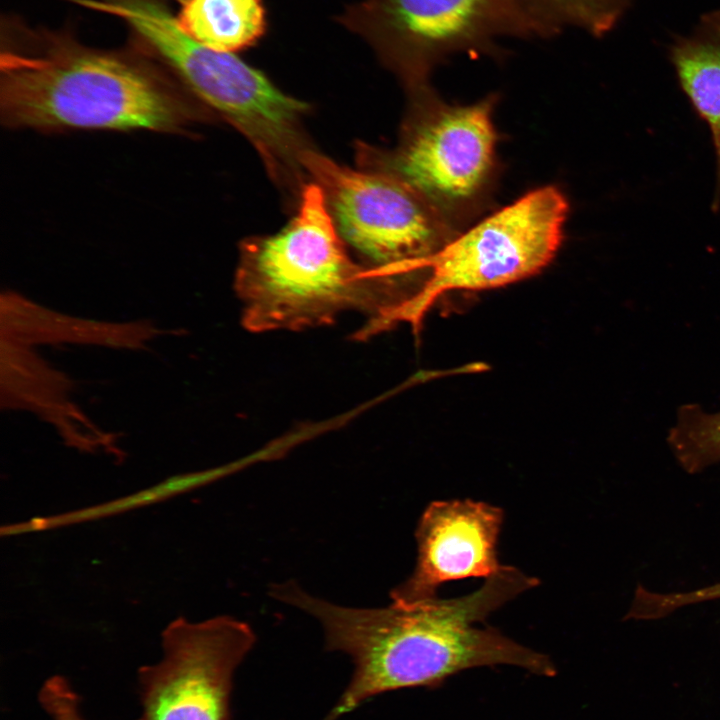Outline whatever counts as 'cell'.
<instances>
[{
  "mask_svg": "<svg viewBox=\"0 0 720 720\" xmlns=\"http://www.w3.org/2000/svg\"><path fill=\"white\" fill-rule=\"evenodd\" d=\"M501 508L471 499L439 500L422 513L415 532L414 571L391 592L394 603L411 605L436 598L448 581L489 577L502 565L497 543Z\"/></svg>",
  "mask_w": 720,
  "mask_h": 720,
  "instance_id": "10",
  "label": "cell"
},
{
  "mask_svg": "<svg viewBox=\"0 0 720 720\" xmlns=\"http://www.w3.org/2000/svg\"><path fill=\"white\" fill-rule=\"evenodd\" d=\"M235 289L242 323L257 333L328 325L357 310L368 316L358 336L368 337L388 327L395 307L389 287L347 253L315 182L281 232L243 243Z\"/></svg>",
  "mask_w": 720,
  "mask_h": 720,
  "instance_id": "3",
  "label": "cell"
},
{
  "mask_svg": "<svg viewBox=\"0 0 720 720\" xmlns=\"http://www.w3.org/2000/svg\"><path fill=\"white\" fill-rule=\"evenodd\" d=\"M336 21L365 40L413 91L455 53L497 56L501 37H544L524 0H361Z\"/></svg>",
  "mask_w": 720,
  "mask_h": 720,
  "instance_id": "6",
  "label": "cell"
},
{
  "mask_svg": "<svg viewBox=\"0 0 720 720\" xmlns=\"http://www.w3.org/2000/svg\"><path fill=\"white\" fill-rule=\"evenodd\" d=\"M259 459H265L263 452L222 466L173 475L148 488L103 503L14 523L11 531L16 536L113 517L202 487Z\"/></svg>",
  "mask_w": 720,
  "mask_h": 720,
  "instance_id": "13",
  "label": "cell"
},
{
  "mask_svg": "<svg viewBox=\"0 0 720 720\" xmlns=\"http://www.w3.org/2000/svg\"><path fill=\"white\" fill-rule=\"evenodd\" d=\"M667 441L678 464L689 474L720 463V412L708 413L696 404L680 407Z\"/></svg>",
  "mask_w": 720,
  "mask_h": 720,
  "instance_id": "15",
  "label": "cell"
},
{
  "mask_svg": "<svg viewBox=\"0 0 720 720\" xmlns=\"http://www.w3.org/2000/svg\"><path fill=\"white\" fill-rule=\"evenodd\" d=\"M632 1L524 0L545 37L559 33L565 26H576L602 37L618 24Z\"/></svg>",
  "mask_w": 720,
  "mask_h": 720,
  "instance_id": "14",
  "label": "cell"
},
{
  "mask_svg": "<svg viewBox=\"0 0 720 720\" xmlns=\"http://www.w3.org/2000/svg\"><path fill=\"white\" fill-rule=\"evenodd\" d=\"M681 89L709 127L716 154L713 208L720 204V10L703 15L695 29L669 49Z\"/></svg>",
  "mask_w": 720,
  "mask_h": 720,
  "instance_id": "11",
  "label": "cell"
},
{
  "mask_svg": "<svg viewBox=\"0 0 720 720\" xmlns=\"http://www.w3.org/2000/svg\"><path fill=\"white\" fill-rule=\"evenodd\" d=\"M539 584L513 566L502 567L465 596L383 608H351L308 594L295 583L272 586L271 595L315 617L326 647L351 657L352 678L324 720H336L374 696L403 688L438 686L462 670L512 665L552 677L550 658L476 624Z\"/></svg>",
  "mask_w": 720,
  "mask_h": 720,
  "instance_id": "1",
  "label": "cell"
},
{
  "mask_svg": "<svg viewBox=\"0 0 720 720\" xmlns=\"http://www.w3.org/2000/svg\"><path fill=\"white\" fill-rule=\"evenodd\" d=\"M150 53L209 111L241 132L260 154L274 179L290 182L301 172L306 144V105L285 94L259 69L234 53L194 40L161 11L144 24Z\"/></svg>",
  "mask_w": 720,
  "mask_h": 720,
  "instance_id": "4",
  "label": "cell"
},
{
  "mask_svg": "<svg viewBox=\"0 0 720 720\" xmlns=\"http://www.w3.org/2000/svg\"><path fill=\"white\" fill-rule=\"evenodd\" d=\"M161 640L160 662L139 670L143 720H229L234 672L256 640L250 626L230 616L179 617Z\"/></svg>",
  "mask_w": 720,
  "mask_h": 720,
  "instance_id": "9",
  "label": "cell"
},
{
  "mask_svg": "<svg viewBox=\"0 0 720 720\" xmlns=\"http://www.w3.org/2000/svg\"><path fill=\"white\" fill-rule=\"evenodd\" d=\"M2 27L0 112L8 128L184 134L208 118L143 47L93 48L68 32L11 19Z\"/></svg>",
  "mask_w": 720,
  "mask_h": 720,
  "instance_id": "2",
  "label": "cell"
},
{
  "mask_svg": "<svg viewBox=\"0 0 720 720\" xmlns=\"http://www.w3.org/2000/svg\"><path fill=\"white\" fill-rule=\"evenodd\" d=\"M178 26L202 45L235 53L256 46L268 30L263 0H178Z\"/></svg>",
  "mask_w": 720,
  "mask_h": 720,
  "instance_id": "12",
  "label": "cell"
},
{
  "mask_svg": "<svg viewBox=\"0 0 720 720\" xmlns=\"http://www.w3.org/2000/svg\"><path fill=\"white\" fill-rule=\"evenodd\" d=\"M414 92L421 105L386 169L448 218L476 200L491 176L492 102L453 106L438 99L428 86Z\"/></svg>",
  "mask_w": 720,
  "mask_h": 720,
  "instance_id": "8",
  "label": "cell"
},
{
  "mask_svg": "<svg viewBox=\"0 0 720 720\" xmlns=\"http://www.w3.org/2000/svg\"><path fill=\"white\" fill-rule=\"evenodd\" d=\"M302 165L322 189L341 238L404 300L402 288L458 233L424 196L395 173L341 166L308 149Z\"/></svg>",
  "mask_w": 720,
  "mask_h": 720,
  "instance_id": "5",
  "label": "cell"
},
{
  "mask_svg": "<svg viewBox=\"0 0 720 720\" xmlns=\"http://www.w3.org/2000/svg\"><path fill=\"white\" fill-rule=\"evenodd\" d=\"M39 699L53 720H85L80 713L78 695L61 676H54L44 683Z\"/></svg>",
  "mask_w": 720,
  "mask_h": 720,
  "instance_id": "16",
  "label": "cell"
},
{
  "mask_svg": "<svg viewBox=\"0 0 720 720\" xmlns=\"http://www.w3.org/2000/svg\"><path fill=\"white\" fill-rule=\"evenodd\" d=\"M567 209L559 190L542 187L458 233L426 262V277L401 310L399 323L417 331L447 292L497 288L540 272L560 246Z\"/></svg>",
  "mask_w": 720,
  "mask_h": 720,
  "instance_id": "7",
  "label": "cell"
}]
</instances>
